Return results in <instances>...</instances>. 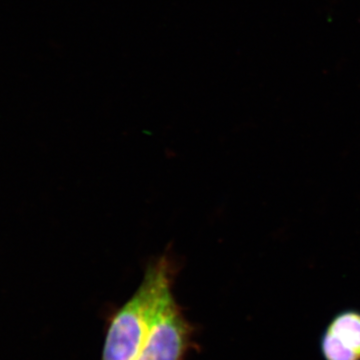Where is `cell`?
<instances>
[{
	"instance_id": "3957f363",
	"label": "cell",
	"mask_w": 360,
	"mask_h": 360,
	"mask_svg": "<svg viewBox=\"0 0 360 360\" xmlns=\"http://www.w3.org/2000/svg\"><path fill=\"white\" fill-rule=\"evenodd\" d=\"M321 350L326 360H360V312L336 315L322 338Z\"/></svg>"
},
{
	"instance_id": "7a4b0ae2",
	"label": "cell",
	"mask_w": 360,
	"mask_h": 360,
	"mask_svg": "<svg viewBox=\"0 0 360 360\" xmlns=\"http://www.w3.org/2000/svg\"><path fill=\"white\" fill-rule=\"evenodd\" d=\"M193 328L175 300L174 285L161 295L150 329L134 360H184L193 345Z\"/></svg>"
},
{
	"instance_id": "6da1fadb",
	"label": "cell",
	"mask_w": 360,
	"mask_h": 360,
	"mask_svg": "<svg viewBox=\"0 0 360 360\" xmlns=\"http://www.w3.org/2000/svg\"><path fill=\"white\" fill-rule=\"evenodd\" d=\"M176 262L163 253L149 262L141 285L113 314L101 360H134L148 338L161 295L174 285Z\"/></svg>"
}]
</instances>
